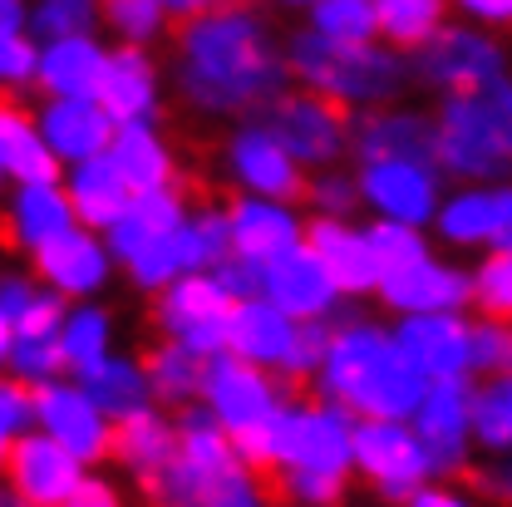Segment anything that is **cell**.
I'll return each instance as SVG.
<instances>
[{"mask_svg":"<svg viewBox=\"0 0 512 507\" xmlns=\"http://www.w3.org/2000/svg\"><path fill=\"white\" fill-rule=\"evenodd\" d=\"M158 20H163V5L158 0H109V25L124 35V40H148L158 35Z\"/></svg>","mask_w":512,"mask_h":507,"instance_id":"45","label":"cell"},{"mask_svg":"<svg viewBox=\"0 0 512 507\" xmlns=\"http://www.w3.org/2000/svg\"><path fill=\"white\" fill-rule=\"evenodd\" d=\"M40 128H45V143L60 158H69V163H84V158L104 153L109 138H114V119H109L104 104H94V99H64V94L45 109Z\"/></svg>","mask_w":512,"mask_h":507,"instance_id":"17","label":"cell"},{"mask_svg":"<svg viewBox=\"0 0 512 507\" xmlns=\"http://www.w3.org/2000/svg\"><path fill=\"white\" fill-rule=\"evenodd\" d=\"M291 335L296 325L286 320V311L271 301H247L232 311V350L242 360H256V365H281L286 350H291Z\"/></svg>","mask_w":512,"mask_h":507,"instance_id":"29","label":"cell"},{"mask_svg":"<svg viewBox=\"0 0 512 507\" xmlns=\"http://www.w3.org/2000/svg\"><path fill=\"white\" fill-rule=\"evenodd\" d=\"M128 178L124 168L114 163V153H94L74 168V183H69V202H74V217H84L89 227H109L119 212L128 207Z\"/></svg>","mask_w":512,"mask_h":507,"instance_id":"26","label":"cell"},{"mask_svg":"<svg viewBox=\"0 0 512 507\" xmlns=\"http://www.w3.org/2000/svg\"><path fill=\"white\" fill-rule=\"evenodd\" d=\"M69 217H74V202L55 183H20L15 202H10V217L0 222V242L5 247H20V242L40 247V242L69 232Z\"/></svg>","mask_w":512,"mask_h":507,"instance_id":"19","label":"cell"},{"mask_svg":"<svg viewBox=\"0 0 512 507\" xmlns=\"http://www.w3.org/2000/svg\"><path fill=\"white\" fill-rule=\"evenodd\" d=\"M360 153L365 163H380V158H414V163H434L439 158V133L419 119H375L370 133L360 138Z\"/></svg>","mask_w":512,"mask_h":507,"instance_id":"33","label":"cell"},{"mask_svg":"<svg viewBox=\"0 0 512 507\" xmlns=\"http://www.w3.org/2000/svg\"><path fill=\"white\" fill-rule=\"evenodd\" d=\"M316 197H320V202H325V207H335V212H345L355 192L345 188V183H320V192H316Z\"/></svg>","mask_w":512,"mask_h":507,"instance_id":"57","label":"cell"},{"mask_svg":"<svg viewBox=\"0 0 512 507\" xmlns=\"http://www.w3.org/2000/svg\"><path fill=\"white\" fill-rule=\"evenodd\" d=\"M375 25V0H320L316 10V30L335 40H370Z\"/></svg>","mask_w":512,"mask_h":507,"instance_id":"40","label":"cell"},{"mask_svg":"<svg viewBox=\"0 0 512 507\" xmlns=\"http://www.w3.org/2000/svg\"><path fill=\"white\" fill-rule=\"evenodd\" d=\"M473 365L478 370H512V335L503 325H473Z\"/></svg>","mask_w":512,"mask_h":507,"instance_id":"48","label":"cell"},{"mask_svg":"<svg viewBox=\"0 0 512 507\" xmlns=\"http://www.w3.org/2000/svg\"><path fill=\"white\" fill-rule=\"evenodd\" d=\"M399 350L404 360L424 375V380H444V375H463L473 365V330L458 325L444 311H419L399 325Z\"/></svg>","mask_w":512,"mask_h":507,"instance_id":"10","label":"cell"},{"mask_svg":"<svg viewBox=\"0 0 512 507\" xmlns=\"http://www.w3.org/2000/svg\"><path fill=\"white\" fill-rule=\"evenodd\" d=\"M35 414H40V424H45L69 453H79V458L109 453V434H114V429H104V409H99L84 389L40 384V389H35Z\"/></svg>","mask_w":512,"mask_h":507,"instance_id":"14","label":"cell"},{"mask_svg":"<svg viewBox=\"0 0 512 507\" xmlns=\"http://www.w3.org/2000/svg\"><path fill=\"white\" fill-rule=\"evenodd\" d=\"M20 15H25V5H20V0H0V35L20 30Z\"/></svg>","mask_w":512,"mask_h":507,"instance_id":"58","label":"cell"},{"mask_svg":"<svg viewBox=\"0 0 512 507\" xmlns=\"http://www.w3.org/2000/svg\"><path fill=\"white\" fill-rule=\"evenodd\" d=\"M30 414H35V394L25 384H0V473H5V453Z\"/></svg>","mask_w":512,"mask_h":507,"instance_id":"46","label":"cell"},{"mask_svg":"<svg viewBox=\"0 0 512 507\" xmlns=\"http://www.w3.org/2000/svg\"><path fill=\"white\" fill-rule=\"evenodd\" d=\"M74 507H109L114 503V488H104V483H94V478H79V488H74Z\"/></svg>","mask_w":512,"mask_h":507,"instance_id":"54","label":"cell"},{"mask_svg":"<svg viewBox=\"0 0 512 507\" xmlns=\"http://www.w3.org/2000/svg\"><path fill=\"white\" fill-rule=\"evenodd\" d=\"M104 69H109V60L99 55L94 40L60 35V40H50V50L40 55V84H45L50 94H64V99H99Z\"/></svg>","mask_w":512,"mask_h":507,"instance_id":"21","label":"cell"},{"mask_svg":"<svg viewBox=\"0 0 512 507\" xmlns=\"http://www.w3.org/2000/svg\"><path fill=\"white\" fill-rule=\"evenodd\" d=\"M232 242V227L217 222V217H202L197 227H173L163 232L158 242H148L143 252L128 256V271L138 286H163V281H178L183 271H197L202 261H217Z\"/></svg>","mask_w":512,"mask_h":507,"instance_id":"8","label":"cell"},{"mask_svg":"<svg viewBox=\"0 0 512 507\" xmlns=\"http://www.w3.org/2000/svg\"><path fill=\"white\" fill-rule=\"evenodd\" d=\"M325 350H330V335H325L320 325H296V335H291V350H286L281 370H286L291 380H301L311 365H325Z\"/></svg>","mask_w":512,"mask_h":507,"instance_id":"47","label":"cell"},{"mask_svg":"<svg viewBox=\"0 0 512 507\" xmlns=\"http://www.w3.org/2000/svg\"><path fill=\"white\" fill-rule=\"evenodd\" d=\"M306 242L330 266V276H335L340 291H365V286L380 281V256L370 247V237H355L350 227H335V222H311L306 227Z\"/></svg>","mask_w":512,"mask_h":507,"instance_id":"25","label":"cell"},{"mask_svg":"<svg viewBox=\"0 0 512 507\" xmlns=\"http://www.w3.org/2000/svg\"><path fill=\"white\" fill-rule=\"evenodd\" d=\"M55 325H60V301L55 296H35L25 306V316L15 320L20 335H55Z\"/></svg>","mask_w":512,"mask_h":507,"instance_id":"51","label":"cell"},{"mask_svg":"<svg viewBox=\"0 0 512 507\" xmlns=\"http://www.w3.org/2000/svg\"><path fill=\"white\" fill-rule=\"evenodd\" d=\"M10 330H15V325H10V316L0 311V360H10Z\"/></svg>","mask_w":512,"mask_h":507,"instance_id":"59","label":"cell"},{"mask_svg":"<svg viewBox=\"0 0 512 507\" xmlns=\"http://www.w3.org/2000/svg\"><path fill=\"white\" fill-rule=\"evenodd\" d=\"M30 301H35V291H30L25 281H10V276L0 281V311L10 316V325L25 316V306H30Z\"/></svg>","mask_w":512,"mask_h":507,"instance_id":"53","label":"cell"},{"mask_svg":"<svg viewBox=\"0 0 512 507\" xmlns=\"http://www.w3.org/2000/svg\"><path fill=\"white\" fill-rule=\"evenodd\" d=\"M439 158L453 173H508L512 168V84H478L458 89L444 109Z\"/></svg>","mask_w":512,"mask_h":507,"instance_id":"3","label":"cell"},{"mask_svg":"<svg viewBox=\"0 0 512 507\" xmlns=\"http://www.w3.org/2000/svg\"><path fill=\"white\" fill-rule=\"evenodd\" d=\"M35 266H40V276H45L50 286H60L69 296L94 291V286L104 281V271H109L99 242L84 237V232H74V227L60 232V237H50V242H40V247H35Z\"/></svg>","mask_w":512,"mask_h":507,"instance_id":"24","label":"cell"},{"mask_svg":"<svg viewBox=\"0 0 512 507\" xmlns=\"http://www.w3.org/2000/svg\"><path fill=\"white\" fill-rule=\"evenodd\" d=\"M79 375H84V394L104 414H119L124 419L133 409H143V399H148V380L138 375V365H124V360H94Z\"/></svg>","mask_w":512,"mask_h":507,"instance_id":"34","label":"cell"},{"mask_svg":"<svg viewBox=\"0 0 512 507\" xmlns=\"http://www.w3.org/2000/svg\"><path fill=\"white\" fill-rule=\"evenodd\" d=\"M104 340H109V320L99 316V311H74V316L64 320V365H74V370H84V365H94V360H104Z\"/></svg>","mask_w":512,"mask_h":507,"instance_id":"39","label":"cell"},{"mask_svg":"<svg viewBox=\"0 0 512 507\" xmlns=\"http://www.w3.org/2000/svg\"><path fill=\"white\" fill-rule=\"evenodd\" d=\"M365 192L399 222H424L434 212V173L414 158H380L365 163Z\"/></svg>","mask_w":512,"mask_h":507,"instance_id":"16","label":"cell"},{"mask_svg":"<svg viewBox=\"0 0 512 507\" xmlns=\"http://www.w3.org/2000/svg\"><path fill=\"white\" fill-rule=\"evenodd\" d=\"M178 222H183V192H173V188L138 192L124 212L109 222V232H114V252L128 261L133 252H143L148 242H158L163 232H173Z\"/></svg>","mask_w":512,"mask_h":507,"instance_id":"27","label":"cell"},{"mask_svg":"<svg viewBox=\"0 0 512 507\" xmlns=\"http://www.w3.org/2000/svg\"><path fill=\"white\" fill-rule=\"evenodd\" d=\"M89 20H94V0H40V5H35V30H40L45 40L84 35Z\"/></svg>","mask_w":512,"mask_h":507,"instance_id":"42","label":"cell"},{"mask_svg":"<svg viewBox=\"0 0 512 507\" xmlns=\"http://www.w3.org/2000/svg\"><path fill=\"white\" fill-rule=\"evenodd\" d=\"M227 227H232V247L242 256H252V261H261V266L296 242V222H291L281 207H266V202H242V207H232Z\"/></svg>","mask_w":512,"mask_h":507,"instance_id":"31","label":"cell"},{"mask_svg":"<svg viewBox=\"0 0 512 507\" xmlns=\"http://www.w3.org/2000/svg\"><path fill=\"white\" fill-rule=\"evenodd\" d=\"M168 15H178V20H197L202 10H212V0H158Z\"/></svg>","mask_w":512,"mask_h":507,"instance_id":"56","label":"cell"},{"mask_svg":"<svg viewBox=\"0 0 512 507\" xmlns=\"http://www.w3.org/2000/svg\"><path fill=\"white\" fill-rule=\"evenodd\" d=\"M463 10L483 15V20H498V25H512V0H458Z\"/></svg>","mask_w":512,"mask_h":507,"instance_id":"55","label":"cell"},{"mask_svg":"<svg viewBox=\"0 0 512 507\" xmlns=\"http://www.w3.org/2000/svg\"><path fill=\"white\" fill-rule=\"evenodd\" d=\"M444 0H375V20L389 45H424L439 30Z\"/></svg>","mask_w":512,"mask_h":507,"instance_id":"36","label":"cell"},{"mask_svg":"<svg viewBox=\"0 0 512 507\" xmlns=\"http://www.w3.org/2000/svg\"><path fill=\"white\" fill-rule=\"evenodd\" d=\"M355 458H360V468L380 483L384 493H419L414 483H424V478L439 468L429 439H424V434L414 439V434L399 429L394 419L360 424V429H355Z\"/></svg>","mask_w":512,"mask_h":507,"instance_id":"7","label":"cell"},{"mask_svg":"<svg viewBox=\"0 0 512 507\" xmlns=\"http://www.w3.org/2000/svg\"><path fill=\"white\" fill-rule=\"evenodd\" d=\"M261 286H266V296L286 316H301V320L320 316L330 306V296H335V276H330V266L311 247H286L281 256H271Z\"/></svg>","mask_w":512,"mask_h":507,"instance_id":"13","label":"cell"},{"mask_svg":"<svg viewBox=\"0 0 512 507\" xmlns=\"http://www.w3.org/2000/svg\"><path fill=\"white\" fill-rule=\"evenodd\" d=\"M473 424V399L458 375H444L424 389L419 399V434L429 439L439 468H453L458 463V448H463V429Z\"/></svg>","mask_w":512,"mask_h":507,"instance_id":"20","label":"cell"},{"mask_svg":"<svg viewBox=\"0 0 512 507\" xmlns=\"http://www.w3.org/2000/svg\"><path fill=\"white\" fill-rule=\"evenodd\" d=\"M512 227V192H468L444 212V232L453 242H498Z\"/></svg>","mask_w":512,"mask_h":507,"instance_id":"32","label":"cell"},{"mask_svg":"<svg viewBox=\"0 0 512 507\" xmlns=\"http://www.w3.org/2000/svg\"><path fill=\"white\" fill-rule=\"evenodd\" d=\"M498 242H503V247H508V252H512V227H508V232H503V237H498Z\"/></svg>","mask_w":512,"mask_h":507,"instance_id":"60","label":"cell"},{"mask_svg":"<svg viewBox=\"0 0 512 507\" xmlns=\"http://www.w3.org/2000/svg\"><path fill=\"white\" fill-rule=\"evenodd\" d=\"M202 394H207L212 414L227 424V434L256 429L276 414V389L252 365H237V360H212L202 370Z\"/></svg>","mask_w":512,"mask_h":507,"instance_id":"12","label":"cell"},{"mask_svg":"<svg viewBox=\"0 0 512 507\" xmlns=\"http://www.w3.org/2000/svg\"><path fill=\"white\" fill-rule=\"evenodd\" d=\"M109 453L128 463L143 483L153 478V473H163L168 463H173V453H178V434L163 424V419H153L148 409H133L119 419V429L109 434Z\"/></svg>","mask_w":512,"mask_h":507,"instance_id":"28","label":"cell"},{"mask_svg":"<svg viewBox=\"0 0 512 507\" xmlns=\"http://www.w3.org/2000/svg\"><path fill=\"white\" fill-rule=\"evenodd\" d=\"M197 360H202V355H192L183 340L168 345V350H153V355H148V380H153V389H158L163 399H188L192 389L202 384Z\"/></svg>","mask_w":512,"mask_h":507,"instance_id":"37","label":"cell"},{"mask_svg":"<svg viewBox=\"0 0 512 507\" xmlns=\"http://www.w3.org/2000/svg\"><path fill=\"white\" fill-rule=\"evenodd\" d=\"M340 124H345V109H340V99H330V94H301V99H281L276 109H271V133L301 158V163H325V158H335V148H340Z\"/></svg>","mask_w":512,"mask_h":507,"instance_id":"11","label":"cell"},{"mask_svg":"<svg viewBox=\"0 0 512 507\" xmlns=\"http://www.w3.org/2000/svg\"><path fill=\"white\" fill-rule=\"evenodd\" d=\"M55 158L60 153L30 128L25 109L0 89V178L15 173L20 183H55Z\"/></svg>","mask_w":512,"mask_h":507,"instance_id":"22","label":"cell"},{"mask_svg":"<svg viewBox=\"0 0 512 507\" xmlns=\"http://www.w3.org/2000/svg\"><path fill=\"white\" fill-rule=\"evenodd\" d=\"M296 163H301V158H296L271 128H247V133L232 143V168H237V178L252 183L261 197H281V202L301 197L306 183H301V168H296Z\"/></svg>","mask_w":512,"mask_h":507,"instance_id":"15","label":"cell"},{"mask_svg":"<svg viewBox=\"0 0 512 507\" xmlns=\"http://www.w3.org/2000/svg\"><path fill=\"white\" fill-rule=\"evenodd\" d=\"M325 380L330 394L370 419H399L414 414L424 399V375L404 360L399 340H384L380 330L350 325L345 335L330 340L325 350Z\"/></svg>","mask_w":512,"mask_h":507,"instance_id":"2","label":"cell"},{"mask_svg":"<svg viewBox=\"0 0 512 507\" xmlns=\"http://www.w3.org/2000/svg\"><path fill=\"white\" fill-rule=\"evenodd\" d=\"M183 89L202 109H242L281 84V60L266 30L242 10L207 15L183 30Z\"/></svg>","mask_w":512,"mask_h":507,"instance_id":"1","label":"cell"},{"mask_svg":"<svg viewBox=\"0 0 512 507\" xmlns=\"http://www.w3.org/2000/svg\"><path fill=\"white\" fill-rule=\"evenodd\" d=\"M473 429L488 448H512V375L473 399Z\"/></svg>","mask_w":512,"mask_h":507,"instance_id":"38","label":"cell"},{"mask_svg":"<svg viewBox=\"0 0 512 507\" xmlns=\"http://www.w3.org/2000/svg\"><path fill=\"white\" fill-rule=\"evenodd\" d=\"M99 104L109 109L114 124H138L153 109V69L138 50H119L109 60L104 84H99Z\"/></svg>","mask_w":512,"mask_h":507,"instance_id":"30","label":"cell"},{"mask_svg":"<svg viewBox=\"0 0 512 507\" xmlns=\"http://www.w3.org/2000/svg\"><path fill=\"white\" fill-rule=\"evenodd\" d=\"M261 261H252V256H242V261H222L217 256V281L232 291V296H252L256 286H261Z\"/></svg>","mask_w":512,"mask_h":507,"instance_id":"50","label":"cell"},{"mask_svg":"<svg viewBox=\"0 0 512 507\" xmlns=\"http://www.w3.org/2000/svg\"><path fill=\"white\" fill-rule=\"evenodd\" d=\"M424 74L444 89H478L498 74V50L468 30H448L424 50Z\"/></svg>","mask_w":512,"mask_h":507,"instance_id":"23","label":"cell"},{"mask_svg":"<svg viewBox=\"0 0 512 507\" xmlns=\"http://www.w3.org/2000/svg\"><path fill=\"white\" fill-rule=\"evenodd\" d=\"M10 365L20 370V380H50L64 365L60 335H20L10 345Z\"/></svg>","mask_w":512,"mask_h":507,"instance_id":"41","label":"cell"},{"mask_svg":"<svg viewBox=\"0 0 512 507\" xmlns=\"http://www.w3.org/2000/svg\"><path fill=\"white\" fill-rule=\"evenodd\" d=\"M296 69L306 74V84L330 94V99H384L399 89L404 64L384 50H370L365 40H335V35H306L296 40Z\"/></svg>","mask_w":512,"mask_h":507,"instance_id":"4","label":"cell"},{"mask_svg":"<svg viewBox=\"0 0 512 507\" xmlns=\"http://www.w3.org/2000/svg\"><path fill=\"white\" fill-rule=\"evenodd\" d=\"M380 286H384V301L394 311H409V316H419V311H453L458 301H468V281L458 271L429 266L424 256L409 261V266L384 271Z\"/></svg>","mask_w":512,"mask_h":507,"instance_id":"18","label":"cell"},{"mask_svg":"<svg viewBox=\"0 0 512 507\" xmlns=\"http://www.w3.org/2000/svg\"><path fill=\"white\" fill-rule=\"evenodd\" d=\"M473 483H478L483 493H493V498H512V458L493 463V468H478V473H473Z\"/></svg>","mask_w":512,"mask_h":507,"instance_id":"52","label":"cell"},{"mask_svg":"<svg viewBox=\"0 0 512 507\" xmlns=\"http://www.w3.org/2000/svg\"><path fill=\"white\" fill-rule=\"evenodd\" d=\"M114 163L124 168L128 188L133 192H153V188H168V153L163 143L138 124H124V133L114 138Z\"/></svg>","mask_w":512,"mask_h":507,"instance_id":"35","label":"cell"},{"mask_svg":"<svg viewBox=\"0 0 512 507\" xmlns=\"http://www.w3.org/2000/svg\"><path fill=\"white\" fill-rule=\"evenodd\" d=\"M5 478L25 503H69L79 488V453H69L55 434L15 439L5 453Z\"/></svg>","mask_w":512,"mask_h":507,"instance_id":"9","label":"cell"},{"mask_svg":"<svg viewBox=\"0 0 512 507\" xmlns=\"http://www.w3.org/2000/svg\"><path fill=\"white\" fill-rule=\"evenodd\" d=\"M370 247H375V256H380V276L384 271H394V266H409V261H419V256H424V242H419L399 217L370 232Z\"/></svg>","mask_w":512,"mask_h":507,"instance_id":"44","label":"cell"},{"mask_svg":"<svg viewBox=\"0 0 512 507\" xmlns=\"http://www.w3.org/2000/svg\"><path fill=\"white\" fill-rule=\"evenodd\" d=\"M271 458L281 468H311L345 478L355 458V429L335 409H296V414H271Z\"/></svg>","mask_w":512,"mask_h":507,"instance_id":"5","label":"cell"},{"mask_svg":"<svg viewBox=\"0 0 512 507\" xmlns=\"http://www.w3.org/2000/svg\"><path fill=\"white\" fill-rule=\"evenodd\" d=\"M473 296H478V306L493 320L512 316V252L493 256V261L478 271V291H473Z\"/></svg>","mask_w":512,"mask_h":507,"instance_id":"43","label":"cell"},{"mask_svg":"<svg viewBox=\"0 0 512 507\" xmlns=\"http://www.w3.org/2000/svg\"><path fill=\"white\" fill-rule=\"evenodd\" d=\"M30 74H40V60H35V50L10 30V35H0V89L5 84H25Z\"/></svg>","mask_w":512,"mask_h":507,"instance_id":"49","label":"cell"},{"mask_svg":"<svg viewBox=\"0 0 512 507\" xmlns=\"http://www.w3.org/2000/svg\"><path fill=\"white\" fill-rule=\"evenodd\" d=\"M232 291L212 276H183L163 306H158V320L188 345L192 355H217L227 340H232Z\"/></svg>","mask_w":512,"mask_h":507,"instance_id":"6","label":"cell"}]
</instances>
